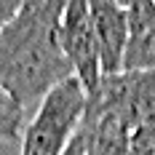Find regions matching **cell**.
<instances>
[{
	"label": "cell",
	"instance_id": "1",
	"mask_svg": "<svg viewBox=\"0 0 155 155\" xmlns=\"http://www.w3.org/2000/svg\"><path fill=\"white\" fill-rule=\"evenodd\" d=\"M67 0H24L0 30V86L30 112L54 86L72 78L59 46Z\"/></svg>",
	"mask_w": 155,
	"mask_h": 155
},
{
	"label": "cell",
	"instance_id": "2",
	"mask_svg": "<svg viewBox=\"0 0 155 155\" xmlns=\"http://www.w3.org/2000/svg\"><path fill=\"white\" fill-rule=\"evenodd\" d=\"M88 96L78 78H67L38 102L21 131L19 155H64L83 123Z\"/></svg>",
	"mask_w": 155,
	"mask_h": 155
},
{
	"label": "cell",
	"instance_id": "3",
	"mask_svg": "<svg viewBox=\"0 0 155 155\" xmlns=\"http://www.w3.org/2000/svg\"><path fill=\"white\" fill-rule=\"evenodd\" d=\"M88 96V104L107 110L120 120L137 126H155V72L134 70V72H112L102 75L99 86Z\"/></svg>",
	"mask_w": 155,
	"mask_h": 155
},
{
	"label": "cell",
	"instance_id": "4",
	"mask_svg": "<svg viewBox=\"0 0 155 155\" xmlns=\"http://www.w3.org/2000/svg\"><path fill=\"white\" fill-rule=\"evenodd\" d=\"M59 46L83 91L94 94L102 80V62H99V43L94 32L88 0H67L59 21Z\"/></svg>",
	"mask_w": 155,
	"mask_h": 155
},
{
	"label": "cell",
	"instance_id": "5",
	"mask_svg": "<svg viewBox=\"0 0 155 155\" xmlns=\"http://www.w3.org/2000/svg\"><path fill=\"white\" fill-rule=\"evenodd\" d=\"M94 32L99 43L102 75H112L123 70V48L128 35V11L118 0H88Z\"/></svg>",
	"mask_w": 155,
	"mask_h": 155
},
{
	"label": "cell",
	"instance_id": "6",
	"mask_svg": "<svg viewBox=\"0 0 155 155\" xmlns=\"http://www.w3.org/2000/svg\"><path fill=\"white\" fill-rule=\"evenodd\" d=\"M131 126L107 110L91 107L86 102V115L78 128L83 142V155H128Z\"/></svg>",
	"mask_w": 155,
	"mask_h": 155
},
{
	"label": "cell",
	"instance_id": "7",
	"mask_svg": "<svg viewBox=\"0 0 155 155\" xmlns=\"http://www.w3.org/2000/svg\"><path fill=\"white\" fill-rule=\"evenodd\" d=\"M126 11H128V35L123 48V70L155 72V0H131Z\"/></svg>",
	"mask_w": 155,
	"mask_h": 155
},
{
	"label": "cell",
	"instance_id": "8",
	"mask_svg": "<svg viewBox=\"0 0 155 155\" xmlns=\"http://www.w3.org/2000/svg\"><path fill=\"white\" fill-rule=\"evenodd\" d=\"M27 115L30 112L21 107V102L0 86V144H8L21 137Z\"/></svg>",
	"mask_w": 155,
	"mask_h": 155
},
{
	"label": "cell",
	"instance_id": "9",
	"mask_svg": "<svg viewBox=\"0 0 155 155\" xmlns=\"http://www.w3.org/2000/svg\"><path fill=\"white\" fill-rule=\"evenodd\" d=\"M128 155H155V126H137L131 131Z\"/></svg>",
	"mask_w": 155,
	"mask_h": 155
},
{
	"label": "cell",
	"instance_id": "10",
	"mask_svg": "<svg viewBox=\"0 0 155 155\" xmlns=\"http://www.w3.org/2000/svg\"><path fill=\"white\" fill-rule=\"evenodd\" d=\"M21 3H24V0H0V30H3V24L19 11Z\"/></svg>",
	"mask_w": 155,
	"mask_h": 155
},
{
	"label": "cell",
	"instance_id": "11",
	"mask_svg": "<svg viewBox=\"0 0 155 155\" xmlns=\"http://www.w3.org/2000/svg\"><path fill=\"white\" fill-rule=\"evenodd\" d=\"M64 155H83V142H80V134H75L72 137V142H70V147H67V153Z\"/></svg>",
	"mask_w": 155,
	"mask_h": 155
},
{
	"label": "cell",
	"instance_id": "12",
	"mask_svg": "<svg viewBox=\"0 0 155 155\" xmlns=\"http://www.w3.org/2000/svg\"><path fill=\"white\" fill-rule=\"evenodd\" d=\"M118 3H123V5H128V3H131V0H118Z\"/></svg>",
	"mask_w": 155,
	"mask_h": 155
}]
</instances>
